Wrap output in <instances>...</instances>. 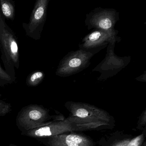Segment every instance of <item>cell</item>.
I'll return each instance as SVG.
<instances>
[{
	"instance_id": "6da1fadb",
	"label": "cell",
	"mask_w": 146,
	"mask_h": 146,
	"mask_svg": "<svg viewBox=\"0 0 146 146\" xmlns=\"http://www.w3.org/2000/svg\"><path fill=\"white\" fill-rule=\"evenodd\" d=\"M0 54L5 70L16 78L15 69H19V52L17 37L0 11Z\"/></svg>"
},
{
	"instance_id": "7a4b0ae2",
	"label": "cell",
	"mask_w": 146,
	"mask_h": 146,
	"mask_svg": "<svg viewBox=\"0 0 146 146\" xmlns=\"http://www.w3.org/2000/svg\"><path fill=\"white\" fill-rule=\"evenodd\" d=\"M47 109L40 105L31 104L23 108L16 119L17 126L22 133L50 124Z\"/></svg>"
},
{
	"instance_id": "3957f363",
	"label": "cell",
	"mask_w": 146,
	"mask_h": 146,
	"mask_svg": "<svg viewBox=\"0 0 146 146\" xmlns=\"http://www.w3.org/2000/svg\"><path fill=\"white\" fill-rule=\"evenodd\" d=\"M94 54L79 49L70 52L60 61L56 71V75L67 77L82 71L90 64V60Z\"/></svg>"
},
{
	"instance_id": "277c9868",
	"label": "cell",
	"mask_w": 146,
	"mask_h": 146,
	"mask_svg": "<svg viewBox=\"0 0 146 146\" xmlns=\"http://www.w3.org/2000/svg\"><path fill=\"white\" fill-rule=\"evenodd\" d=\"M49 0H37L31 14L29 23H23L26 35L35 40H40L47 18Z\"/></svg>"
},
{
	"instance_id": "5b68a950",
	"label": "cell",
	"mask_w": 146,
	"mask_h": 146,
	"mask_svg": "<svg viewBox=\"0 0 146 146\" xmlns=\"http://www.w3.org/2000/svg\"><path fill=\"white\" fill-rule=\"evenodd\" d=\"M118 33L115 30L107 31L94 29L83 39L79 48L95 54L108 44L119 42L120 38L117 36Z\"/></svg>"
},
{
	"instance_id": "8992f818",
	"label": "cell",
	"mask_w": 146,
	"mask_h": 146,
	"mask_svg": "<svg viewBox=\"0 0 146 146\" xmlns=\"http://www.w3.org/2000/svg\"><path fill=\"white\" fill-rule=\"evenodd\" d=\"M119 19V13L116 10L99 7L87 14L85 23L89 30L111 31L115 30L114 27Z\"/></svg>"
},
{
	"instance_id": "52a82bcc",
	"label": "cell",
	"mask_w": 146,
	"mask_h": 146,
	"mask_svg": "<svg viewBox=\"0 0 146 146\" xmlns=\"http://www.w3.org/2000/svg\"><path fill=\"white\" fill-rule=\"evenodd\" d=\"M48 146H88V139L76 135H57L37 139Z\"/></svg>"
},
{
	"instance_id": "ba28073f",
	"label": "cell",
	"mask_w": 146,
	"mask_h": 146,
	"mask_svg": "<svg viewBox=\"0 0 146 146\" xmlns=\"http://www.w3.org/2000/svg\"><path fill=\"white\" fill-rule=\"evenodd\" d=\"M65 128V124L62 122H52L46 125L30 130L21 134L37 140L60 135L66 130Z\"/></svg>"
},
{
	"instance_id": "9c48e42d",
	"label": "cell",
	"mask_w": 146,
	"mask_h": 146,
	"mask_svg": "<svg viewBox=\"0 0 146 146\" xmlns=\"http://www.w3.org/2000/svg\"><path fill=\"white\" fill-rule=\"evenodd\" d=\"M0 11L5 19L13 21L15 18V1L13 0H0Z\"/></svg>"
},
{
	"instance_id": "30bf717a",
	"label": "cell",
	"mask_w": 146,
	"mask_h": 146,
	"mask_svg": "<svg viewBox=\"0 0 146 146\" xmlns=\"http://www.w3.org/2000/svg\"><path fill=\"white\" fill-rule=\"evenodd\" d=\"M45 75L43 71H35L29 75L26 80V83L29 87L38 86L43 81Z\"/></svg>"
},
{
	"instance_id": "8fae6325",
	"label": "cell",
	"mask_w": 146,
	"mask_h": 146,
	"mask_svg": "<svg viewBox=\"0 0 146 146\" xmlns=\"http://www.w3.org/2000/svg\"><path fill=\"white\" fill-rule=\"evenodd\" d=\"M16 80V78H13L6 72L0 64V86L11 84L14 82Z\"/></svg>"
},
{
	"instance_id": "7c38bea8",
	"label": "cell",
	"mask_w": 146,
	"mask_h": 146,
	"mask_svg": "<svg viewBox=\"0 0 146 146\" xmlns=\"http://www.w3.org/2000/svg\"><path fill=\"white\" fill-rule=\"evenodd\" d=\"M12 111L11 105L4 101L0 100V117L8 114Z\"/></svg>"
},
{
	"instance_id": "4fadbf2b",
	"label": "cell",
	"mask_w": 146,
	"mask_h": 146,
	"mask_svg": "<svg viewBox=\"0 0 146 146\" xmlns=\"http://www.w3.org/2000/svg\"><path fill=\"white\" fill-rule=\"evenodd\" d=\"M77 116L80 118H86L88 116L89 112L84 108H79L76 111Z\"/></svg>"
},
{
	"instance_id": "5bb4252c",
	"label": "cell",
	"mask_w": 146,
	"mask_h": 146,
	"mask_svg": "<svg viewBox=\"0 0 146 146\" xmlns=\"http://www.w3.org/2000/svg\"><path fill=\"white\" fill-rule=\"evenodd\" d=\"M137 140H135V141L131 142L128 146H137Z\"/></svg>"
},
{
	"instance_id": "9a60e30c",
	"label": "cell",
	"mask_w": 146,
	"mask_h": 146,
	"mask_svg": "<svg viewBox=\"0 0 146 146\" xmlns=\"http://www.w3.org/2000/svg\"><path fill=\"white\" fill-rule=\"evenodd\" d=\"M9 146H17V145H16V144H12V143H11V144H10V145H9Z\"/></svg>"
}]
</instances>
